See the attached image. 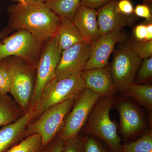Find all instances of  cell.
I'll return each mask as SVG.
<instances>
[{"instance_id": "obj_36", "label": "cell", "mask_w": 152, "mask_h": 152, "mask_svg": "<svg viewBox=\"0 0 152 152\" xmlns=\"http://www.w3.org/2000/svg\"><path fill=\"white\" fill-rule=\"evenodd\" d=\"M13 1H18L19 3H21V4H27L25 2V0H13Z\"/></svg>"}, {"instance_id": "obj_38", "label": "cell", "mask_w": 152, "mask_h": 152, "mask_svg": "<svg viewBox=\"0 0 152 152\" xmlns=\"http://www.w3.org/2000/svg\"></svg>"}, {"instance_id": "obj_29", "label": "cell", "mask_w": 152, "mask_h": 152, "mask_svg": "<svg viewBox=\"0 0 152 152\" xmlns=\"http://www.w3.org/2000/svg\"><path fill=\"white\" fill-rule=\"evenodd\" d=\"M134 14L137 16L145 18L147 21H152L151 10L149 5L138 4L134 9Z\"/></svg>"}, {"instance_id": "obj_2", "label": "cell", "mask_w": 152, "mask_h": 152, "mask_svg": "<svg viewBox=\"0 0 152 152\" xmlns=\"http://www.w3.org/2000/svg\"><path fill=\"white\" fill-rule=\"evenodd\" d=\"M113 96L100 97L90 114L86 128L88 135L97 137L104 142L112 152H120L121 140L117 126L110 117Z\"/></svg>"}, {"instance_id": "obj_27", "label": "cell", "mask_w": 152, "mask_h": 152, "mask_svg": "<svg viewBox=\"0 0 152 152\" xmlns=\"http://www.w3.org/2000/svg\"><path fill=\"white\" fill-rule=\"evenodd\" d=\"M62 152H83V138L78 135L65 141Z\"/></svg>"}, {"instance_id": "obj_28", "label": "cell", "mask_w": 152, "mask_h": 152, "mask_svg": "<svg viewBox=\"0 0 152 152\" xmlns=\"http://www.w3.org/2000/svg\"><path fill=\"white\" fill-rule=\"evenodd\" d=\"M118 12L125 16L130 17L134 14V8L130 0H120L117 3Z\"/></svg>"}, {"instance_id": "obj_8", "label": "cell", "mask_w": 152, "mask_h": 152, "mask_svg": "<svg viewBox=\"0 0 152 152\" xmlns=\"http://www.w3.org/2000/svg\"><path fill=\"white\" fill-rule=\"evenodd\" d=\"M100 97L97 94L86 88L76 98L58 137L66 141L78 135Z\"/></svg>"}, {"instance_id": "obj_20", "label": "cell", "mask_w": 152, "mask_h": 152, "mask_svg": "<svg viewBox=\"0 0 152 152\" xmlns=\"http://www.w3.org/2000/svg\"><path fill=\"white\" fill-rule=\"evenodd\" d=\"M81 0H50L45 3L60 18L64 17L73 20L81 6Z\"/></svg>"}, {"instance_id": "obj_3", "label": "cell", "mask_w": 152, "mask_h": 152, "mask_svg": "<svg viewBox=\"0 0 152 152\" xmlns=\"http://www.w3.org/2000/svg\"><path fill=\"white\" fill-rule=\"evenodd\" d=\"M81 73L61 78L56 77L50 82L44 89L37 102L34 106L32 121L49 108L76 99L86 88Z\"/></svg>"}, {"instance_id": "obj_10", "label": "cell", "mask_w": 152, "mask_h": 152, "mask_svg": "<svg viewBox=\"0 0 152 152\" xmlns=\"http://www.w3.org/2000/svg\"><path fill=\"white\" fill-rule=\"evenodd\" d=\"M93 42L85 40L64 50L56 69V77L61 78L80 74L89 59Z\"/></svg>"}, {"instance_id": "obj_1", "label": "cell", "mask_w": 152, "mask_h": 152, "mask_svg": "<svg viewBox=\"0 0 152 152\" xmlns=\"http://www.w3.org/2000/svg\"><path fill=\"white\" fill-rule=\"evenodd\" d=\"M9 27L11 30L24 29L45 42L56 35L60 18L45 3H18L7 8Z\"/></svg>"}, {"instance_id": "obj_31", "label": "cell", "mask_w": 152, "mask_h": 152, "mask_svg": "<svg viewBox=\"0 0 152 152\" xmlns=\"http://www.w3.org/2000/svg\"><path fill=\"white\" fill-rule=\"evenodd\" d=\"M64 143V140L58 137L48 145L44 148L43 152H62Z\"/></svg>"}, {"instance_id": "obj_14", "label": "cell", "mask_w": 152, "mask_h": 152, "mask_svg": "<svg viewBox=\"0 0 152 152\" xmlns=\"http://www.w3.org/2000/svg\"><path fill=\"white\" fill-rule=\"evenodd\" d=\"M117 0H112L98 9L97 18L101 35L123 28L130 20L118 12Z\"/></svg>"}, {"instance_id": "obj_23", "label": "cell", "mask_w": 152, "mask_h": 152, "mask_svg": "<svg viewBox=\"0 0 152 152\" xmlns=\"http://www.w3.org/2000/svg\"><path fill=\"white\" fill-rule=\"evenodd\" d=\"M12 85V75L5 59L0 61V93L7 94Z\"/></svg>"}, {"instance_id": "obj_17", "label": "cell", "mask_w": 152, "mask_h": 152, "mask_svg": "<svg viewBox=\"0 0 152 152\" xmlns=\"http://www.w3.org/2000/svg\"><path fill=\"white\" fill-rule=\"evenodd\" d=\"M56 36L61 54L65 50L86 40L79 32L73 21L64 17L60 18Z\"/></svg>"}, {"instance_id": "obj_16", "label": "cell", "mask_w": 152, "mask_h": 152, "mask_svg": "<svg viewBox=\"0 0 152 152\" xmlns=\"http://www.w3.org/2000/svg\"><path fill=\"white\" fill-rule=\"evenodd\" d=\"M72 21L85 39L94 42L101 36L96 10L81 5Z\"/></svg>"}, {"instance_id": "obj_6", "label": "cell", "mask_w": 152, "mask_h": 152, "mask_svg": "<svg viewBox=\"0 0 152 152\" xmlns=\"http://www.w3.org/2000/svg\"><path fill=\"white\" fill-rule=\"evenodd\" d=\"M4 59L12 75V85L10 93L25 113L29 108L34 89L35 70L20 58L11 56Z\"/></svg>"}, {"instance_id": "obj_21", "label": "cell", "mask_w": 152, "mask_h": 152, "mask_svg": "<svg viewBox=\"0 0 152 152\" xmlns=\"http://www.w3.org/2000/svg\"><path fill=\"white\" fill-rule=\"evenodd\" d=\"M44 149L40 136L34 134L25 138L7 152H43Z\"/></svg>"}, {"instance_id": "obj_24", "label": "cell", "mask_w": 152, "mask_h": 152, "mask_svg": "<svg viewBox=\"0 0 152 152\" xmlns=\"http://www.w3.org/2000/svg\"><path fill=\"white\" fill-rule=\"evenodd\" d=\"M136 54L141 59L152 58V40L139 41L136 40L131 43Z\"/></svg>"}, {"instance_id": "obj_18", "label": "cell", "mask_w": 152, "mask_h": 152, "mask_svg": "<svg viewBox=\"0 0 152 152\" xmlns=\"http://www.w3.org/2000/svg\"><path fill=\"white\" fill-rule=\"evenodd\" d=\"M23 112L7 94L0 93V127L16 121Z\"/></svg>"}, {"instance_id": "obj_11", "label": "cell", "mask_w": 152, "mask_h": 152, "mask_svg": "<svg viewBox=\"0 0 152 152\" xmlns=\"http://www.w3.org/2000/svg\"><path fill=\"white\" fill-rule=\"evenodd\" d=\"M126 39V36L119 30L100 36L93 42L91 56L83 71L107 66L116 44Z\"/></svg>"}, {"instance_id": "obj_33", "label": "cell", "mask_w": 152, "mask_h": 152, "mask_svg": "<svg viewBox=\"0 0 152 152\" xmlns=\"http://www.w3.org/2000/svg\"><path fill=\"white\" fill-rule=\"evenodd\" d=\"M12 31V30H11L9 27H7L5 28L2 31H1L0 32V41L1 40L5 37H7Z\"/></svg>"}, {"instance_id": "obj_37", "label": "cell", "mask_w": 152, "mask_h": 152, "mask_svg": "<svg viewBox=\"0 0 152 152\" xmlns=\"http://www.w3.org/2000/svg\"><path fill=\"white\" fill-rule=\"evenodd\" d=\"M109 152H112L111 151H109Z\"/></svg>"}, {"instance_id": "obj_15", "label": "cell", "mask_w": 152, "mask_h": 152, "mask_svg": "<svg viewBox=\"0 0 152 152\" xmlns=\"http://www.w3.org/2000/svg\"><path fill=\"white\" fill-rule=\"evenodd\" d=\"M117 109L119 114L121 131L125 138L134 135L144 127L141 114L130 102L122 101L118 104Z\"/></svg>"}, {"instance_id": "obj_4", "label": "cell", "mask_w": 152, "mask_h": 152, "mask_svg": "<svg viewBox=\"0 0 152 152\" xmlns=\"http://www.w3.org/2000/svg\"><path fill=\"white\" fill-rule=\"evenodd\" d=\"M75 101V99H71L47 109L29 124L25 131V137L34 134L39 135L43 147L48 145L62 129Z\"/></svg>"}, {"instance_id": "obj_12", "label": "cell", "mask_w": 152, "mask_h": 152, "mask_svg": "<svg viewBox=\"0 0 152 152\" xmlns=\"http://www.w3.org/2000/svg\"><path fill=\"white\" fill-rule=\"evenodd\" d=\"M34 109L30 106L18 119L0 129V152H7L25 138L26 129L34 118Z\"/></svg>"}, {"instance_id": "obj_5", "label": "cell", "mask_w": 152, "mask_h": 152, "mask_svg": "<svg viewBox=\"0 0 152 152\" xmlns=\"http://www.w3.org/2000/svg\"><path fill=\"white\" fill-rule=\"evenodd\" d=\"M45 42L26 30H18L0 41V61L17 57L35 70Z\"/></svg>"}, {"instance_id": "obj_7", "label": "cell", "mask_w": 152, "mask_h": 152, "mask_svg": "<svg viewBox=\"0 0 152 152\" xmlns=\"http://www.w3.org/2000/svg\"><path fill=\"white\" fill-rule=\"evenodd\" d=\"M61 56L55 35L45 42L38 60L36 69L35 85L30 106H34L37 102L44 89L56 77V69Z\"/></svg>"}, {"instance_id": "obj_13", "label": "cell", "mask_w": 152, "mask_h": 152, "mask_svg": "<svg viewBox=\"0 0 152 152\" xmlns=\"http://www.w3.org/2000/svg\"><path fill=\"white\" fill-rule=\"evenodd\" d=\"M82 77L86 88L100 97L113 96L115 89L110 68H94L82 72Z\"/></svg>"}, {"instance_id": "obj_25", "label": "cell", "mask_w": 152, "mask_h": 152, "mask_svg": "<svg viewBox=\"0 0 152 152\" xmlns=\"http://www.w3.org/2000/svg\"><path fill=\"white\" fill-rule=\"evenodd\" d=\"M83 152H109L98 140L93 136L83 138Z\"/></svg>"}, {"instance_id": "obj_34", "label": "cell", "mask_w": 152, "mask_h": 152, "mask_svg": "<svg viewBox=\"0 0 152 152\" xmlns=\"http://www.w3.org/2000/svg\"><path fill=\"white\" fill-rule=\"evenodd\" d=\"M50 0H25L26 3H46Z\"/></svg>"}, {"instance_id": "obj_22", "label": "cell", "mask_w": 152, "mask_h": 152, "mask_svg": "<svg viewBox=\"0 0 152 152\" xmlns=\"http://www.w3.org/2000/svg\"><path fill=\"white\" fill-rule=\"evenodd\" d=\"M120 152H152V132L149 130L135 141L122 145Z\"/></svg>"}, {"instance_id": "obj_26", "label": "cell", "mask_w": 152, "mask_h": 152, "mask_svg": "<svg viewBox=\"0 0 152 152\" xmlns=\"http://www.w3.org/2000/svg\"><path fill=\"white\" fill-rule=\"evenodd\" d=\"M152 58L144 59L138 71L135 84L146 80L152 77Z\"/></svg>"}, {"instance_id": "obj_35", "label": "cell", "mask_w": 152, "mask_h": 152, "mask_svg": "<svg viewBox=\"0 0 152 152\" xmlns=\"http://www.w3.org/2000/svg\"><path fill=\"white\" fill-rule=\"evenodd\" d=\"M152 2V0H143V4L149 5L151 4Z\"/></svg>"}, {"instance_id": "obj_19", "label": "cell", "mask_w": 152, "mask_h": 152, "mask_svg": "<svg viewBox=\"0 0 152 152\" xmlns=\"http://www.w3.org/2000/svg\"><path fill=\"white\" fill-rule=\"evenodd\" d=\"M126 95L137 101L148 111L152 110V86L141 85L133 83L126 90Z\"/></svg>"}, {"instance_id": "obj_32", "label": "cell", "mask_w": 152, "mask_h": 152, "mask_svg": "<svg viewBox=\"0 0 152 152\" xmlns=\"http://www.w3.org/2000/svg\"><path fill=\"white\" fill-rule=\"evenodd\" d=\"M112 0H81V5L90 8L99 9Z\"/></svg>"}, {"instance_id": "obj_30", "label": "cell", "mask_w": 152, "mask_h": 152, "mask_svg": "<svg viewBox=\"0 0 152 152\" xmlns=\"http://www.w3.org/2000/svg\"><path fill=\"white\" fill-rule=\"evenodd\" d=\"M134 35L136 40L139 41H150L148 38L146 24H141L134 29ZM151 41V40H150Z\"/></svg>"}, {"instance_id": "obj_9", "label": "cell", "mask_w": 152, "mask_h": 152, "mask_svg": "<svg viewBox=\"0 0 152 152\" xmlns=\"http://www.w3.org/2000/svg\"><path fill=\"white\" fill-rule=\"evenodd\" d=\"M142 60L131 43L115 51L110 69L116 90L125 91L132 84Z\"/></svg>"}]
</instances>
